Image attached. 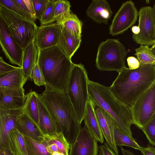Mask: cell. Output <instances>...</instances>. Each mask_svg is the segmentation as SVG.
Listing matches in <instances>:
<instances>
[{
	"mask_svg": "<svg viewBox=\"0 0 155 155\" xmlns=\"http://www.w3.org/2000/svg\"><path fill=\"white\" fill-rule=\"evenodd\" d=\"M38 97L48 110L58 132H61L71 145L75 141L81 128L73 106L66 92L47 86Z\"/></svg>",
	"mask_w": 155,
	"mask_h": 155,
	"instance_id": "obj_1",
	"label": "cell"
},
{
	"mask_svg": "<svg viewBox=\"0 0 155 155\" xmlns=\"http://www.w3.org/2000/svg\"><path fill=\"white\" fill-rule=\"evenodd\" d=\"M154 83L155 65L140 64L137 69L123 68L109 87L117 99L130 107Z\"/></svg>",
	"mask_w": 155,
	"mask_h": 155,
	"instance_id": "obj_2",
	"label": "cell"
},
{
	"mask_svg": "<svg viewBox=\"0 0 155 155\" xmlns=\"http://www.w3.org/2000/svg\"><path fill=\"white\" fill-rule=\"evenodd\" d=\"M37 62L46 86L54 90L66 92L74 64L61 47L57 45L38 50Z\"/></svg>",
	"mask_w": 155,
	"mask_h": 155,
	"instance_id": "obj_3",
	"label": "cell"
},
{
	"mask_svg": "<svg viewBox=\"0 0 155 155\" xmlns=\"http://www.w3.org/2000/svg\"><path fill=\"white\" fill-rule=\"evenodd\" d=\"M87 89L89 97L94 104L113 118L120 130L132 137L131 126L133 124L130 107L117 99L109 87L89 79Z\"/></svg>",
	"mask_w": 155,
	"mask_h": 155,
	"instance_id": "obj_4",
	"label": "cell"
},
{
	"mask_svg": "<svg viewBox=\"0 0 155 155\" xmlns=\"http://www.w3.org/2000/svg\"><path fill=\"white\" fill-rule=\"evenodd\" d=\"M87 73L81 64H74L69 80L66 93L73 106L79 123L83 120L89 96Z\"/></svg>",
	"mask_w": 155,
	"mask_h": 155,
	"instance_id": "obj_5",
	"label": "cell"
},
{
	"mask_svg": "<svg viewBox=\"0 0 155 155\" xmlns=\"http://www.w3.org/2000/svg\"><path fill=\"white\" fill-rule=\"evenodd\" d=\"M127 54L125 47L119 40L107 39L101 42L98 47L96 67L100 71L119 73L126 67L125 61Z\"/></svg>",
	"mask_w": 155,
	"mask_h": 155,
	"instance_id": "obj_6",
	"label": "cell"
},
{
	"mask_svg": "<svg viewBox=\"0 0 155 155\" xmlns=\"http://www.w3.org/2000/svg\"><path fill=\"white\" fill-rule=\"evenodd\" d=\"M0 16L23 51L34 41L38 27L35 22L21 17L1 4Z\"/></svg>",
	"mask_w": 155,
	"mask_h": 155,
	"instance_id": "obj_7",
	"label": "cell"
},
{
	"mask_svg": "<svg viewBox=\"0 0 155 155\" xmlns=\"http://www.w3.org/2000/svg\"><path fill=\"white\" fill-rule=\"evenodd\" d=\"M133 124L141 129L155 115V83L130 106Z\"/></svg>",
	"mask_w": 155,
	"mask_h": 155,
	"instance_id": "obj_8",
	"label": "cell"
},
{
	"mask_svg": "<svg viewBox=\"0 0 155 155\" xmlns=\"http://www.w3.org/2000/svg\"><path fill=\"white\" fill-rule=\"evenodd\" d=\"M138 15L140 31L137 35L133 34V39L140 45L149 46L155 45V5L153 7L146 6L141 8Z\"/></svg>",
	"mask_w": 155,
	"mask_h": 155,
	"instance_id": "obj_9",
	"label": "cell"
},
{
	"mask_svg": "<svg viewBox=\"0 0 155 155\" xmlns=\"http://www.w3.org/2000/svg\"><path fill=\"white\" fill-rule=\"evenodd\" d=\"M22 113L23 109L8 110L0 109V151L7 150L12 155H17L13 131L16 128L18 117Z\"/></svg>",
	"mask_w": 155,
	"mask_h": 155,
	"instance_id": "obj_10",
	"label": "cell"
},
{
	"mask_svg": "<svg viewBox=\"0 0 155 155\" xmlns=\"http://www.w3.org/2000/svg\"><path fill=\"white\" fill-rule=\"evenodd\" d=\"M138 16L137 10L132 1L123 3L112 20L109 34L114 36L123 33L136 23Z\"/></svg>",
	"mask_w": 155,
	"mask_h": 155,
	"instance_id": "obj_11",
	"label": "cell"
},
{
	"mask_svg": "<svg viewBox=\"0 0 155 155\" xmlns=\"http://www.w3.org/2000/svg\"><path fill=\"white\" fill-rule=\"evenodd\" d=\"M0 46L10 63L21 67L23 51L0 16Z\"/></svg>",
	"mask_w": 155,
	"mask_h": 155,
	"instance_id": "obj_12",
	"label": "cell"
},
{
	"mask_svg": "<svg viewBox=\"0 0 155 155\" xmlns=\"http://www.w3.org/2000/svg\"><path fill=\"white\" fill-rule=\"evenodd\" d=\"M97 141L84 126L81 128L74 141L70 145L68 155H97Z\"/></svg>",
	"mask_w": 155,
	"mask_h": 155,
	"instance_id": "obj_13",
	"label": "cell"
},
{
	"mask_svg": "<svg viewBox=\"0 0 155 155\" xmlns=\"http://www.w3.org/2000/svg\"><path fill=\"white\" fill-rule=\"evenodd\" d=\"M61 28L56 22L38 27L34 42L38 50L58 45Z\"/></svg>",
	"mask_w": 155,
	"mask_h": 155,
	"instance_id": "obj_14",
	"label": "cell"
},
{
	"mask_svg": "<svg viewBox=\"0 0 155 155\" xmlns=\"http://www.w3.org/2000/svg\"><path fill=\"white\" fill-rule=\"evenodd\" d=\"M26 97L23 87L16 89L0 87V109H23Z\"/></svg>",
	"mask_w": 155,
	"mask_h": 155,
	"instance_id": "obj_15",
	"label": "cell"
},
{
	"mask_svg": "<svg viewBox=\"0 0 155 155\" xmlns=\"http://www.w3.org/2000/svg\"><path fill=\"white\" fill-rule=\"evenodd\" d=\"M95 114L104 137L109 146L117 155L119 151L114 138V128L115 122L113 118L94 102Z\"/></svg>",
	"mask_w": 155,
	"mask_h": 155,
	"instance_id": "obj_16",
	"label": "cell"
},
{
	"mask_svg": "<svg viewBox=\"0 0 155 155\" xmlns=\"http://www.w3.org/2000/svg\"><path fill=\"white\" fill-rule=\"evenodd\" d=\"M86 13L96 23L106 24L113 14L110 6L106 0H93Z\"/></svg>",
	"mask_w": 155,
	"mask_h": 155,
	"instance_id": "obj_17",
	"label": "cell"
},
{
	"mask_svg": "<svg viewBox=\"0 0 155 155\" xmlns=\"http://www.w3.org/2000/svg\"><path fill=\"white\" fill-rule=\"evenodd\" d=\"M83 120L85 126L94 139L97 141L103 143L104 137L95 114L94 102L89 97L87 103Z\"/></svg>",
	"mask_w": 155,
	"mask_h": 155,
	"instance_id": "obj_18",
	"label": "cell"
},
{
	"mask_svg": "<svg viewBox=\"0 0 155 155\" xmlns=\"http://www.w3.org/2000/svg\"><path fill=\"white\" fill-rule=\"evenodd\" d=\"M16 126L18 130L24 136L35 140L42 141L41 137L44 135L38 126L23 112L17 118Z\"/></svg>",
	"mask_w": 155,
	"mask_h": 155,
	"instance_id": "obj_19",
	"label": "cell"
},
{
	"mask_svg": "<svg viewBox=\"0 0 155 155\" xmlns=\"http://www.w3.org/2000/svg\"><path fill=\"white\" fill-rule=\"evenodd\" d=\"M38 49L34 41L29 44L23 51L21 68L24 84L31 78V74L38 57Z\"/></svg>",
	"mask_w": 155,
	"mask_h": 155,
	"instance_id": "obj_20",
	"label": "cell"
},
{
	"mask_svg": "<svg viewBox=\"0 0 155 155\" xmlns=\"http://www.w3.org/2000/svg\"><path fill=\"white\" fill-rule=\"evenodd\" d=\"M56 23L74 37L81 39L82 23L75 14L70 12L64 15Z\"/></svg>",
	"mask_w": 155,
	"mask_h": 155,
	"instance_id": "obj_21",
	"label": "cell"
},
{
	"mask_svg": "<svg viewBox=\"0 0 155 155\" xmlns=\"http://www.w3.org/2000/svg\"><path fill=\"white\" fill-rule=\"evenodd\" d=\"M24 85L21 67L0 74V87L16 89L22 87Z\"/></svg>",
	"mask_w": 155,
	"mask_h": 155,
	"instance_id": "obj_22",
	"label": "cell"
},
{
	"mask_svg": "<svg viewBox=\"0 0 155 155\" xmlns=\"http://www.w3.org/2000/svg\"><path fill=\"white\" fill-rule=\"evenodd\" d=\"M81 39L77 38L61 28L58 45L71 59L80 46Z\"/></svg>",
	"mask_w": 155,
	"mask_h": 155,
	"instance_id": "obj_23",
	"label": "cell"
},
{
	"mask_svg": "<svg viewBox=\"0 0 155 155\" xmlns=\"http://www.w3.org/2000/svg\"><path fill=\"white\" fill-rule=\"evenodd\" d=\"M38 126L43 134L48 135L58 132L49 113L38 96Z\"/></svg>",
	"mask_w": 155,
	"mask_h": 155,
	"instance_id": "obj_24",
	"label": "cell"
},
{
	"mask_svg": "<svg viewBox=\"0 0 155 155\" xmlns=\"http://www.w3.org/2000/svg\"><path fill=\"white\" fill-rule=\"evenodd\" d=\"M38 94L35 91H31L26 95L23 112L38 126Z\"/></svg>",
	"mask_w": 155,
	"mask_h": 155,
	"instance_id": "obj_25",
	"label": "cell"
},
{
	"mask_svg": "<svg viewBox=\"0 0 155 155\" xmlns=\"http://www.w3.org/2000/svg\"><path fill=\"white\" fill-rule=\"evenodd\" d=\"M46 143H54L57 147L59 152L63 155H68L70 144L61 132L45 135L41 137Z\"/></svg>",
	"mask_w": 155,
	"mask_h": 155,
	"instance_id": "obj_26",
	"label": "cell"
},
{
	"mask_svg": "<svg viewBox=\"0 0 155 155\" xmlns=\"http://www.w3.org/2000/svg\"><path fill=\"white\" fill-rule=\"evenodd\" d=\"M114 138L116 146H126L139 150L142 147L133 137L128 135L120 130L116 123L114 126Z\"/></svg>",
	"mask_w": 155,
	"mask_h": 155,
	"instance_id": "obj_27",
	"label": "cell"
},
{
	"mask_svg": "<svg viewBox=\"0 0 155 155\" xmlns=\"http://www.w3.org/2000/svg\"><path fill=\"white\" fill-rule=\"evenodd\" d=\"M24 137L27 155H51L48 151L46 143L43 140L38 141Z\"/></svg>",
	"mask_w": 155,
	"mask_h": 155,
	"instance_id": "obj_28",
	"label": "cell"
},
{
	"mask_svg": "<svg viewBox=\"0 0 155 155\" xmlns=\"http://www.w3.org/2000/svg\"><path fill=\"white\" fill-rule=\"evenodd\" d=\"M155 45L150 48L149 46L141 45L135 49V55L140 64L155 65Z\"/></svg>",
	"mask_w": 155,
	"mask_h": 155,
	"instance_id": "obj_29",
	"label": "cell"
},
{
	"mask_svg": "<svg viewBox=\"0 0 155 155\" xmlns=\"http://www.w3.org/2000/svg\"><path fill=\"white\" fill-rule=\"evenodd\" d=\"M14 146L17 155H27L24 137L17 129L13 132Z\"/></svg>",
	"mask_w": 155,
	"mask_h": 155,
	"instance_id": "obj_30",
	"label": "cell"
},
{
	"mask_svg": "<svg viewBox=\"0 0 155 155\" xmlns=\"http://www.w3.org/2000/svg\"><path fill=\"white\" fill-rule=\"evenodd\" d=\"M55 0H49L46 8L40 21L41 25L52 23L55 21Z\"/></svg>",
	"mask_w": 155,
	"mask_h": 155,
	"instance_id": "obj_31",
	"label": "cell"
},
{
	"mask_svg": "<svg viewBox=\"0 0 155 155\" xmlns=\"http://www.w3.org/2000/svg\"><path fill=\"white\" fill-rule=\"evenodd\" d=\"M0 4L21 17L32 21L31 18L22 9L16 0H0Z\"/></svg>",
	"mask_w": 155,
	"mask_h": 155,
	"instance_id": "obj_32",
	"label": "cell"
},
{
	"mask_svg": "<svg viewBox=\"0 0 155 155\" xmlns=\"http://www.w3.org/2000/svg\"><path fill=\"white\" fill-rule=\"evenodd\" d=\"M71 7L70 2L68 0H55L54 16L55 21L63 15L70 13Z\"/></svg>",
	"mask_w": 155,
	"mask_h": 155,
	"instance_id": "obj_33",
	"label": "cell"
},
{
	"mask_svg": "<svg viewBox=\"0 0 155 155\" xmlns=\"http://www.w3.org/2000/svg\"><path fill=\"white\" fill-rule=\"evenodd\" d=\"M145 134L149 143L155 145V115L140 129Z\"/></svg>",
	"mask_w": 155,
	"mask_h": 155,
	"instance_id": "obj_34",
	"label": "cell"
},
{
	"mask_svg": "<svg viewBox=\"0 0 155 155\" xmlns=\"http://www.w3.org/2000/svg\"><path fill=\"white\" fill-rule=\"evenodd\" d=\"M22 9L31 18L33 21L36 19L32 0H16Z\"/></svg>",
	"mask_w": 155,
	"mask_h": 155,
	"instance_id": "obj_35",
	"label": "cell"
},
{
	"mask_svg": "<svg viewBox=\"0 0 155 155\" xmlns=\"http://www.w3.org/2000/svg\"><path fill=\"white\" fill-rule=\"evenodd\" d=\"M49 0H32L36 19L40 20L47 7Z\"/></svg>",
	"mask_w": 155,
	"mask_h": 155,
	"instance_id": "obj_36",
	"label": "cell"
},
{
	"mask_svg": "<svg viewBox=\"0 0 155 155\" xmlns=\"http://www.w3.org/2000/svg\"><path fill=\"white\" fill-rule=\"evenodd\" d=\"M30 78L38 86H46L43 75L37 62L33 69Z\"/></svg>",
	"mask_w": 155,
	"mask_h": 155,
	"instance_id": "obj_37",
	"label": "cell"
},
{
	"mask_svg": "<svg viewBox=\"0 0 155 155\" xmlns=\"http://www.w3.org/2000/svg\"><path fill=\"white\" fill-rule=\"evenodd\" d=\"M19 68V67H16L8 64L0 56V74L15 70Z\"/></svg>",
	"mask_w": 155,
	"mask_h": 155,
	"instance_id": "obj_38",
	"label": "cell"
},
{
	"mask_svg": "<svg viewBox=\"0 0 155 155\" xmlns=\"http://www.w3.org/2000/svg\"><path fill=\"white\" fill-rule=\"evenodd\" d=\"M97 155H117L106 143L99 147Z\"/></svg>",
	"mask_w": 155,
	"mask_h": 155,
	"instance_id": "obj_39",
	"label": "cell"
},
{
	"mask_svg": "<svg viewBox=\"0 0 155 155\" xmlns=\"http://www.w3.org/2000/svg\"><path fill=\"white\" fill-rule=\"evenodd\" d=\"M129 68L134 70L138 68L140 66V63L138 59L133 56H130L127 59Z\"/></svg>",
	"mask_w": 155,
	"mask_h": 155,
	"instance_id": "obj_40",
	"label": "cell"
},
{
	"mask_svg": "<svg viewBox=\"0 0 155 155\" xmlns=\"http://www.w3.org/2000/svg\"><path fill=\"white\" fill-rule=\"evenodd\" d=\"M143 155H155V148L153 146L148 145L147 147H142L140 150Z\"/></svg>",
	"mask_w": 155,
	"mask_h": 155,
	"instance_id": "obj_41",
	"label": "cell"
},
{
	"mask_svg": "<svg viewBox=\"0 0 155 155\" xmlns=\"http://www.w3.org/2000/svg\"><path fill=\"white\" fill-rule=\"evenodd\" d=\"M46 148L47 151L51 154V153L53 152H59L57 147L54 143H52L50 144H47L46 143Z\"/></svg>",
	"mask_w": 155,
	"mask_h": 155,
	"instance_id": "obj_42",
	"label": "cell"
},
{
	"mask_svg": "<svg viewBox=\"0 0 155 155\" xmlns=\"http://www.w3.org/2000/svg\"><path fill=\"white\" fill-rule=\"evenodd\" d=\"M120 149L123 155H134L132 152L124 149L122 147H120Z\"/></svg>",
	"mask_w": 155,
	"mask_h": 155,
	"instance_id": "obj_43",
	"label": "cell"
},
{
	"mask_svg": "<svg viewBox=\"0 0 155 155\" xmlns=\"http://www.w3.org/2000/svg\"><path fill=\"white\" fill-rule=\"evenodd\" d=\"M131 30L133 34L134 35L138 34L140 31V28L138 26H133L131 28Z\"/></svg>",
	"mask_w": 155,
	"mask_h": 155,
	"instance_id": "obj_44",
	"label": "cell"
},
{
	"mask_svg": "<svg viewBox=\"0 0 155 155\" xmlns=\"http://www.w3.org/2000/svg\"><path fill=\"white\" fill-rule=\"evenodd\" d=\"M0 155H12L11 153L7 150L0 151Z\"/></svg>",
	"mask_w": 155,
	"mask_h": 155,
	"instance_id": "obj_45",
	"label": "cell"
},
{
	"mask_svg": "<svg viewBox=\"0 0 155 155\" xmlns=\"http://www.w3.org/2000/svg\"><path fill=\"white\" fill-rule=\"evenodd\" d=\"M51 155H63L59 152H53L51 154Z\"/></svg>",
	"mask_w": 155,
	"mask_h": 155,
	"instance_id": "obj_46",
	"label": "cell"
}]
</instances>
